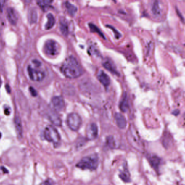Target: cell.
Wrapping results in <instances>:
<instances>
[{"mask_svg": "<svg viewBox=\"0 0 185 185\" xmlns=\"http://www.w3.org/2000/svg\"><path fill=\"white\" fill-rule=\"evenodd\" d=\"M60 71L66 77L75 79L80 77L83 73L81 65L73 56H70L62 64Z\"/></svg>", "mask_w": 185, "mask_h": 185, "instance_id": "cell-1", "label": "cell"}, {"mask_svg": "<svg viewBox=\"0 0 185 185\" xmlns=\"http://www.w3.org/2000/svg\"><path fill=\"white\" fill-rule=\"evenodd\" d=\"M98 157L97 155L86 156L77 164L76 166L81 169H89L94 170L97 169L98 166Z\"/></svg>", "mask_w": 185, "mask_h": 185, "instance_id": "cell-2", "label": "cell"}, {"mask_svg": "<svg viewBox=\"0 0 185 185\" xmlns=\"http://www.w3.org/2000/svg\"><path fill=\"white\" fill-rule=\"evenodd\" d=\"M44 136L46 140L52 142L54 146L58 145L60 142V136L58 131L52 126H47L44 130Z\"/></svg>", "mask_w": 185, "mask_h": 185, "instance_id": "cell-3", "label": "cell"}, {"mask_svg": "<svg viewBox=\"0 0 185 185\" xmlns=\"http://www.w3.org/2000/svg\"><path fill=\"white\" fill-rule=\"evenodd\" d=\"M60 46L58 43L54 40H47L44 46V51L49 57H55L60 52Z\"/></svg>", "mask_w": 185, "mask_h": 185, "instance_id": "cell-4", "label": "cell"}, {"mask_svg": "<svg viewBox=\"0 0 185 185\" xmlns=\"http://www.w3.org/2000/svg\"><path fill=\"white\" fill-rule=\"evenodd\" d=\"M67 123L68 127L73 131H77L81 128L82 120L81 116L77 113L69 114L67 118Z\"/></svg>", "mask_w": 185, "mask_h": 185, "instance_id": "cell-5", "label": "cell"}, {"mask_svg": "<svg viewBox=\"0 0 185 185\" xmlns=\"http://www.w3.org/2000/svg\"><path fill=\"white\" fill-rule=\"evenodd\" d=\"M27 72L29 78L33 81H42L45 77V72L39 70L38 67H33L32 66L29 65L27 67Z\"/></svg>", "mask_w": 185, "mask_h": 185, "instance_id": "cell-6", "label": "cell"}, {"mask_svg": "<svg viewBox=\"0 0 185 185\" xmlns=\"http://www.w3.org/2000/svg\"><path fill=\"white\" fill-rule=\"evenodd\" d=\"M51 104L53 109L57 111H61L65 107V102L61 96H55L52 98Z\"/></svg>", "mask_w": 185, "mask_h": 185, "instance_id": "cell-7", "label": "cell"}, {"mask_svg": "<svg viewBox=\"0 0 185 185\" xmlns=\"http://www.w3.org/2000/svg\"><path fill=\"white\" fill-rule=\"evenodd\" d=\"M98 127L95 123H91L89 125L86 130V136L88 140H94L98 136Z\"/></svg>", "mask_w": 185, "mask_h": 185, "instance_id": "cell-8", "label": "cell"}, {"mask_svg": "<svg viewBox=\"0 0 185 185\" xmlns=\"http://www.w3.org/2000/svg\"><path fill=\"white\" fill-rule=\"evenodd\" d=\"M7 19L12 25H15L17 22V15L16 11L13 8H9L7 12Z\"/></svg>", "mask_w": 185, "mask_h": 185, "instance_id": "cell-9", "label": "cell"}, {"mask_svg": "<svg viewBox=\"0 0 185 185\" xmlns=\"http://www.w3.org/2000/svg\"><path fill=\"white\" fill-rule=\"evenodd\" d=\"M102 64L104 68L107 69L111 73L115 75H118L116 66L114 64V62L110 59H106L104 60V62H103Z\"/></svg>", "mask_w": 185, "mask_h": 185, "instance_id": "cell-10", "label": "cell"}, {"mask_svg": "<svg viewBox=\"0 0 185 185\" xmlns=\"http://www.w3.org/2000/svg\"><path fill=\"white\" fill-rule=\"evenodd\" d=\"M115 118L117 126L119 128L123 129L126 127L127 120H126V118L124 117L122 114L116 113L115 114Z\"/></svg>", "mask_w": 185, "mask_h": 185, "instance_id": "cell-11", "label": "cell"}, {"mask_svg": "<svg viewBox=\"0 0 185 185\" xmlns=\"http://www.w3.org/2000/svg\"><path fill=\"white\" fill-rule=\"evenodd\" d=\"M14 123L17 137L21 139L23 137V128L21 118L19 116H16L15 118Z\"/></svg>", "mask_w": 185, "mask_h": 185, "instance_id": "cell-12", "label": "cell"}, {"mask_svg": "<svg viewBox=\"0 0 185 185\" xmlns=\"http://www.w3.org/2000/svg\"><path fill=\"white\" fill-rule=\"evenodd\" d=\"M98 79L100 81L102 84L105 87H107L110 84V79L108 75H107L104 71H101L98 75Z\"/></svg>", "mask_w": 185, "mask_h": 185, "instance_id": "cell-13", "label": "cell"}, {"mask_svg": "<svg viewBox=\"0 0 185 185\" xmlns=\"http://www.w3.org/2000/svg\"><path fill=\"white\" fill-rule=\"evenodd\" d=\"M161 8L158 0H154L152 7V12L155 17H159L161 15Z\"/></svg>", "mask_w": 185, "mask_h": 185, "instance_id": "cell-14", "label": "cell"}, {"mask_svg": "<svg viewBox=\"0 0 185 185\" xmlns=\"http://www.w3.org/2000/svg\"><path fill=\"white\" fill-rule=\"evenodd\" d=\"M49 118L50 121L52 123L54 124L57 126H60L62 125V120L58 115L54 112H51V114L49 115Z\"/></svg>", "mask_w": 185, "mask_h": 185, "instance_id": "cell-15", "label": "cell"}, {"mask_svg": "<svg viewBox=\"0 0 185 185\" xmlns=\"http://www.w3.org/2000/svg\"><path fill=\"white\" fill-rule=\"evenodd\" d=\"M37 12L35 8H30L29 9L28 13V19L29 23L30 24L35 23L37 20Z\"/></svg>", "mask_w": 185, "mask_h": 185, "instance_id": "cell-16", "label": "cell"}, {"mask_svg": "<svg viewBox=\"0 0 185 185\" xmlns=\"http://www.w3.org/2000/svg\"><path fill=\"white\" fill-rule=\"evenodd\" d=\"M59 27L60 31L62 32V35L64 36H67L69 32L68 30V23L65 19H62L60 21Z\"/></svg>", "mask_w": 185, "mask_h": 185, "instance_id": "cell-17", "label": "cell"}, {"mask_svg": "<svg viewBox=\"0 0 185 185\" xmlns=\"http://www.w3.org/2000/svg\"><path fill=\"white\" fill-rule=\"evenodd\" d=\"M47 21L46 24L45 28L47 30L51 29L54 26L55 23V18L51 13H49L47 15Z\"/></svg>", "mask_w": 185, "mask_h": 185, "instance_id": "cell-18", "label": "cell"}, {"mask_svg": "<svg viewBox=\"0 0 185 185\" xmlns=\"http://www.w3.org/2000/svg\"><path fill=\"white\" fill-rule=\"evenodd\" d=\"M129 102L127 97V94H125L122 100L120 102V110L123 112H127L129 109Z\"/></svg>", "mask_w": 185, "mask_h": 185, "instance_id": "cell-19", "label": "cell"}, {"mask_svg": "<svg viewBox=\"0 0 185 185\" xmlns=\"http://www.w3.org/2000/svg\"><path fill=\"white\" fill-rule=\"evenodd\" d=\"M65 7L68 14L71 16H75V13L77 12V8L75 5L68 2H66L65 3Z\"/></svg>", "mask_w": 185, "mask_h": 185, "instance_id": "cell-20", "label": "cell"}, {"mask_svg": "<svg viewBox=\"0 0 185 185\" xmlns=\"http://www.w3.org/2000/svg\"><path fill=\"white\" fill-rule=\"evenodd\" d=\"M120 178L124 182H130V174L128 169L126 167H124L123 170L121 171L120 174Z\"/></svg>", "mask_w": 185, "mask_h": 185, "instance_id": "cell-21", "label": "cell"}, {"mask_svg": "<svg viewBox=\"0 0 185 185\" xmlns=\"http://www.w3.org/2000/svg\"><path fill=\"white\" fill-rule=\"evenodd\" d=\"M89 28L90 29L91 32L97 33V34H98V35L101 36L102 38L105 39V37L104 36V34L101 32V30L99 29L95 25L93 24V23H89Z\"/></svg>", "mask_w": 185, "mask_h": 185, "instance_id": "cell-22", "label": "cell"}, {"mask_svg": "<svg viewBox=\"0 0 185 185\" xmlns=\"http://www.w3.org/2000/svg\"><path fill=\"white\" fill-rule=\"evenodd\" d=\"M150 163L151 165L154 168H157L159 166L160 163V160L158 157L156 156H152L150 157Z\"/></svg>", "mask_w": 185, "mask_h": 185, "instance_id": "cell-23", "label": "cell"}, {"mask_svg": "<svg viewBox=\"0 0 185 185\" xmlns=\"http://www.w3.org/2000/svg\"><path fill=\"white\" fill-rule=\"evenodd\" d=\"M36 3L39 7L44 12H46L49 8V4L46 3L44 0H36Z\"/></svg>", "mask_w": 185, "mask_h": 185, "instance_id": "cell-24", "label": "cell"}, {"mask_svg": "<svg viewBox=\"0 0 185 185\" xmlns=\"http://www.w3.org/2000/svg\"><path fill=\"white\" fill-rule=\"evenodd\" d=\"M107 27L110 28V29H112L113 30L114 33H115V38L117 39H120L121 36V34L120 33L118 32V30H117L116 29H115L114 28L113 26H110V25H107Z\"/></svg>", "mask_w": 185, "mask_h": 185, "instance_id": "cell-25", "label": "cell"}, {"mask_svg": "<svg viewBox=\"0 0 185 185\" xmlns=\"http://www.w3.org/2000/svg\"><path fill=\"white\" fill-rule=\"evenodd\" d=\"M29 91L30 92V94H32V96L33 97H36L38 95V92L36 91V89L33 87H30L29 88Z\"/></svg>", "mask_w": 185, "mask_h": 185, "instance_id": "cell-26", "label": "cell"}, {"mask_svg": "<svg viewBox=\"0 0 185 185\" xmlns=\"http://www.w3.org/2000/svg\"><path fill=\"white\" fill-rule=\"evenodd\" d=\"M32 62L33 65H34V66H36V67H39L41 66V62L38 60H33Z\"/></svg>", "mask_w": 185, "mask_h": 185, "instance_id": "cell-27", "label": "cell"}, {"mask_svg": "<svg viewBox=\"0 0 185 185\" xmlns=\"http://www.w3.org/2000/svg\"><path fill=\"white\" fill-rule=\"evenodd\" d=\"M6 0H0V10L2 11L3 9V7L6 3Z\"/></svg>", "mask_w": 185, "mask_h": 185, "instance_id": "cell-28", "label": "cell"}, {"mask_svg": "<svg viewBox=\"0 0 185 185\" xmlns=\"http://www.w3.org/2000/svg\"><path fill=\"white\" fill-rule=\"evenodd\" d=\"M4 114L7 116L9 115L10 114V108H9V107H6L4 109Z\"/></svg>", "mask_w": 185, "mask_h": 185, "instance_id": "cell-29", "label": "cell"}, {"mask_svg": "<svg viewBox=\"0 0 185 185\" xmlns=\"http://www.w3.org/2000/svg\"><path fill=\"white\" fill-rule=\"evenodd\" d=\"M53 184V182L52 181H51V180H46L45 181V182H43L42 183V184H45V185H51V184Z\"/></svg>", "mask_w": 185, "mask_h": 185, "instance_id": "cell-30", "label": "cell"}, {"mask_svg": "<svg viewBox=\"0 0 185 185\" xmlns=\"http://www.w3.org/2000/svg\"><path fill=\"white\" fill-rule=\"evenodd\" d=\"M176 12H177V13H178V14H179V17H180V19H181V20H182V22H184V18H183V16H182V15H181V14L180 15V12H179V10H178V9L177 8L176 9Z\"/></svg>", "mask_w": 185, "mask_h": 185, "instance_id": "cell-31", "label": "cell"}, {"mask_svg": "<svg viewBox=\"0 0 185 185\" xmlns=\"http://www.w3.org/2000/svg\"><path fill=\"white\" fill-rule=\"evenodd\" d=\"M1 169H2V172H3L4 173H8V170H7L6 168H4V167H1Z\"/></svg>", "mask_w": 185, "mask_h": 185, "instance_id": "cell-32", "label": "cell"}, {"mask_svg": "<svg viewBox=\"0 0 185 185\" xmlns=\"http://www.w3.org/2000/svg\"><path fill=\"white\" fill-rule=\"evenodd\" d=\"M6 89L7 91V92H8V93H10V86L8 85H6Z\"/></svg>", "mask_w": 185, "mask_h": 185, "instance_id": "cell-33", "label": "cell"}, {"mask_svg": "<svg viewBox=\"0 0 185 185\" xmlns=\"http://www.w3.org/2000/svg\"><path fill=\"white\" fill-rule=\"evenodd\" d=\"M44 1L45 2H46V3H48L49 4H51V3H52L53 0H44Z\"/></svg>", "mask_w": 185, "mask_h": 185, "instance_id": "cell-34", "label": "cell"}, {"mask_svg": "<svg viewBox=\"0 0 185 185\" xmlns=\"http://www.w3.org/2000/svg\"><path fill=\"white\" fill-rule=\"evenodd\" d=\"M23 1H24L26 3H28H28H30L32 0H23Z\"/></svg>", "mask_w": 185, "mask_h": 185, "instance_id": "cell-35", "label": "cell"}, {"mask_svg": "<svg viewBox=\"0 0 185 185\" xmlns=\"http://www.w3.org/2000/svg\"><path fill=\"white\" fill-rule=\"evenodd\" d=\"M1 84H2V81H1V79H0V87H1Z\"/></svg>", "mask_w": 185, "mask_h": 185, "instance_id": "cell-36", "label": "cell"}, {"mask_svg": "<svg viewBox=\"0 0 185 185\" xmlns=\"http://www.w3.org/2000/svg\"><path fill=\"white\" fill-rule=\"evenodd\" d=\"M1 136H2V135H1V133H0V139H1Z\"/></svg>", "mask_w": 185, "mask_h": 185, "instance_id": "cell-37", "label": "cell"}]
</instances>
